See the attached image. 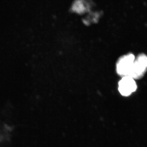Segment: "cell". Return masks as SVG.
<instances>
[{
  "label": "cell",
  "instance_id": "cell-1",
  "mask_svg": "<svg viewBox=\"0 0 147 147\" xmlns=\"http://www.w3.org/2000/svg\"><path fill=\"white\" fill-rule=\"evenodd\" d=\"M147 71V56L140 54L135 58L129 76L134 79H141Z\"/></svg>",
  "mask_w": 147,
  "mask_h": 147
},
{
  "label": "cell",
  "instance_id": "cell-2",
  "mask_svg": "<svg viewBox=\"0 0 147 147\" xmlns=\"http://www.w3.org/2000/svg\"><path fill=\"white\" fill-rule=\"evenodd\" d=\"M135 59V56L131 53L121 57L116 65V71L118 74L122 77L129 76Z\"/></svg>",
  "mask_w": 147,
  "mask_h": 147
},
{
  "label": "cell",
  "instance_id": "cell-3",
  "mask_svg": "<svg viewBox=\"0 0 147 147\" xmlns=\"http://www.w3.org/2000/svg\"><path fill=\"white\" fill-rule=\"evenodd\" d=\"M137 85L135 79L130 76L123 77L119 82L118 90L120 93L124 96H128L135 92Z\"/></svg>",
  "mask_w": 147,
  "mask_h": 147
},
{
  "label": "cell",
  "instance_id": "cell-4",
  "mask_svg": "<svg viewBox=\"0 0 147 147\" xmlns=\"http://www.w3.org/2000/svg\"><path fill=\"white\" fill-rule=\"evenodd\" d=\"M88 6V3L84 0H77L74 3L73 7L74 10L79 13L84 12L86 10Z\"/></svg>",
  "mask_w": 147,
  "mask_h": 147
}]
</instances>
